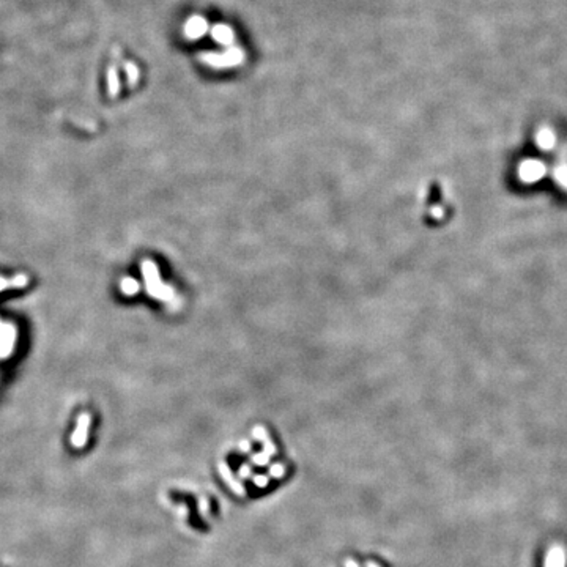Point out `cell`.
Instances as JSON below:
<instances>
[{"label":"cell","mask_w":567,"mask_h":567,"mask_svg":"<svg viewBox=\"0 0 567 567\" xmlns=\"http://www.w3.org/2000/svg\"><path fill=\"white\" fill-rule=\"evenodd\" d=\"M92 424V416L89 413H82L76 423V429L71 433V446L76 449H82L87 443L89 429Z\"/></svg>","instance_id":"cell-1"},{"label":"cell","mask_w":567,"mask_h":567,"mask_svg":"<svg viewBox=\"0 0 567 567\" xmlns=\"http://www.w3.org/2000/svg\"><path fill=\"white\" fill-rule=\"evenodd\" d=\"M16 326L13 323H2L0 328V360H5L13 353L16 345Z\"/></svg>","instance_id":"cell-2"},{"label":"cell","mask_w":567,"mask_h":567,"mask_svg":"<svg viewBox=\"0 0 567 567\" xmlns=\"http://www.w3.org/2000/svg\"><path fill=\"white\" fill-rule=\"evenodd\" d=\"M120 287H121V291L124 293V295H128V297H133V295H136V293L139 291V282L134 281L133 278L121 279Z\"/></svg>","instance_id":"cell-3"},{"label":"cell","mask_w":567,"mask_h":567,"mask_svg":"<svg viewBox=\"0 0 567 567\" xmlns=\"http://www.w3.org/2000/svg\"><path fill=\"white\" fill-rule=\"evenodd\" d=\"M27 284H29V276L24 275V272H19V275H16L10 279V287H13V288L26 287Z\"/></svg>","instance_id":"cell-4"},{"label":"cell","mask_w":567,"mask_h":567,"mask_svg":"<svg viewBox=\"0 0 567 567\" xmlns=\"http://www.w3.org/2000/svg\"><path fill=\"white\" fill-rule=\"evenodd\" d=\"M8 287H10V279H5V278L0 276V291L7 290Z\"/></svg>","instance_id":"cell-5"},{"label":"cell","mask_w":567,"mask_h":567,"mask_svg":"<svg viewBox=\"0 0 567 567\" xmlns=\"http://www.w3.org/2000/svg\"><path fill=\"white\" fill-rule=\"evenodd\" d=\"M2 323H4V322H0V328H2Z\"/></svg>","instance_id":"cell-6"}]
</instances>
